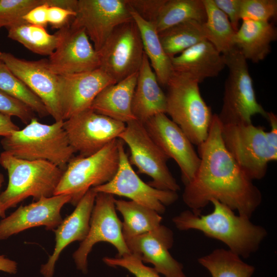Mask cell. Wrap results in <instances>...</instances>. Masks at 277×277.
Wrapping results in <instances>:
<instances>
[{
    "label": "cell",
    "instance_id": "obj_20",
    "mask_svg": "<svg viewBox=\"0 0 277 277\" xmlns=\"http://www.w3.org/2000/svg\"><path fill=\"white\" fill-rule=\"evenodd\" d=\"M131 253L138 254L143 262L152 264L153 268L165 277H187L183 265L169 251L173 244V234L161 225L146 233L125 240Z\"/></svg>",
    "mask_w": 277,
    "mask_h": 277
},
{
    "label": "cell",
    "instance_id": "obj_33",
    "mask_svg": "<svg viewBox=\"0 0 277 277\" xmlns=\"http://www.w3.org/2000/svg\"><path fill=\"white\" fill-rule=\"evenodd\" d=\"M0 90L23 103L41 117L49 115L46 107L21 80L0 61Z\"/></svg>",
    "mask_w": 277,
    "mask_h": 277
},
{
    "label": "cell",
    "instance_id": "obj_30",
    "mask_svg": "<svg viewBox=\"0 0 277 277\" xmlns=\"http://www.w3.org/2000/svg\"><path fill=\"white\" fill-rule=\"evenodd\" d=\"M206 12L203 0H166L155 26L157 32L189 21L204 24Z\"/></svg>",
    "mask_w": 277,
    "mask_h": 277
},
{
    "label": "cell",
    "instance_id": "obj_19",
    "mask_svg": "<svg viewBox=\"0 0 277 277\" xmlns=\"http://www.w3.org/2000/svg\"><path fill=\"white\" fill-rule=\"evenodd\" d=\"M59 93L63 120L90 109L97 94L116 83L100 68L58 75Z\"/></svg>",
    "mask_w": 277,
    "mask_h": 277
},
{
    "label": "cell",
    "instance_id": "obj_28",
    "mask_svg": "<svg viewBox=\"0 0 277 277\" xmlns=\"http://www.w3.org/2000/svg\"><path fill=\"white\" fill-rule=\"evenodd\" d=\"M206 12V20L203 27L207 41L223 55L235 47L233 38L235 31L227 15L215 5L213 0H203Z\"/></svg>",
    "mask_w": 277,
    "mask_h": 277
},
{
    "label": "cell",
    "instance_id": "obj_2",
    "mask_svg": "<svg viewBox=\"0 0 277 277\" xmlns=\"http://www.w3.org/2000/svg\"><path fill=\"white\" fill-rule=\"evenodd\" d=\"M213 210L208 214H196L186 210L172 219L180 230H196L205 235L220 241L229 250L244 258L255 252L267 234L262 226L253 224L250 218L237 215L233 210L216 200Z\"/></svg>",
    "mask_w": 277,
    "mask_h": 277
},
{
    "label": "cell",
    "instance_id": "obj_14",
    "mask_svg": "<svg viewBox=\"0 0 277 277\" xmlns=\"http://www.w3.org/2000/svg\"><path fill=\"white\" fill-rule=\"evenodd\" d=\"M70 24L84 29L97 51L114 28L133 20L126 0H77Z\"/></svg>",
    "mask_w": 277,
    "mask_h": 277
},
{
    "label": "cell",
    "instance_id": "obj_40",
    "mask_svg": "<svg viewBox=\"0 0 277 277\" xmlns=\"http://www.w3.org/2000/svg\"><path fill=\"white\" fill-rule=\"evenodd\" d=\"M217 7L228 17L229 22L236 32L241 20V0H213Z\"/></svg>",
    "mask_w": 277,
    "mask_h": 277
},
{
    "label": "cell",
    "instance_id": "obj_16",
    "mask_svg": "<svg viewBox=\"0 0 277 277\" xmlns=\"http://www.w3.org/2000/svg\"><path fill=\"white\" fill-rule=\"evenodd\" d=\"M144 124L156 144L176 163L185 185L189 183L198 169L200 158L187 135L166 113L155 115Z\"/></svg>",
    "mask_w": 277,
    "mask_h": 277
},
{
    "label": "cell",
    "instance_id": "obj_10",
    "mask_svg": "<svg viewBox=\"0 0 277 277\" xmlns=\"http://www.w3.org/2000/svg\"><path fill=\"white\" fill-rule=\"evenodd\" d=\"M97 52L99 68L115 83L138 72L144 52L133 19L116 27Z\"/></svg>",
    "mask_w": 277,
    "mask_h": 277
},
{
    "label": "cell",
    "instance_id": "obj_43",
    "mask_svg": "<svg viewBox=\"0 0 277 277\" xmlns=\"http://www.w3.org/2000/svg\"><path fill=\"white\" fill-rule=\"evenodd\" d=\"M267 121L270 126V130L267 131L268 140L271 145L277 148V116L272 112H267Z\"/></svg>",
    "mask_w": 277,
    "mask_h": 277
},
{
    "label": "cell",
    "instance_id": "obj_35",
    "mask_svg": "<svg viewBox=\"0 0 277 277\" xmlns=\"http://www.w3.org/2000/svg\"><path fill=\"white\" fill-rule=\"evenodd\" d=\"M276 13V0H241L242 20L267 22Z\"/></svg>",
    "mask_w": 277,
    "mask_h": 277
},
{
    "label": "cell",
    "instance_id": "obj_8",
    "mask_svg": "<svg viewBox=\"0 0 277 277\" xmlns=\"http://www.w3.org/2000/svg\"><path fill=\"white\" fill-rule=\"evenodd\" d=\"M221 124L223 143L240 168L252 181L264 178L269 163L277 160V148L264 128L252 123Z\"/></svg>",
    "mask_w": 277,
    "mask_h": 277
},
{
    "label": "cell",
    "instance_id": "obj_24",
    "mask_svg": "<svg viewBox=\"0 0 277 277\" xmlns=\"http://www.w3.org/2000/svg\"><path fill=\"white\" fill-rule=\"evenodd\" d=\"M138 72L105 87L93 101L90 109L117 121L127 123L136 120L132 103Z\"/></svg>",
    "mask_w": 277,
    "mask_h": 277
},
{
    "label": "cell",
    "instance_id": "obj_27",
    "mask_svg": "<svg viewBox=\"0 0 277 277\" xmlns=\"http://www.w3.org/2000/svg\"><path fill=\"white\" fill-rule=\"evenodd\" d=\"M116 210L122 215V233L125 240L150 232L161 224L162 217L156 211L132 201L115 200Z\"/></svg>",
    "mask_w": 277,
    "mask_h": 277
},
{
    "label": "cell",
    "instance_id": "obj_6",
    "mask_svg": "<svg viewBox=\"0 0 277 277\" xmlns=\"http://www.w3.org/2000/svg\"><path fill=\"white\" fill-rule=\"evenodd\" d=\"M119 138L88 156L72 157L64 170L54 195L66 194L76 206L88 191L104 184L114 176L118 167Z\"/></svg>",
    "mask_w": 277,
    "mask_h": 277
},
{
    "label": "cell",
    "instance_id": "obj_36",
    "mask_svg": "<svg viewBox=\"0 0 277 277\" xmlns=\"http://www.w3.org/2000/svg\"><path fill=\"white\" fill-rule=\"evenodd\" d=\"M104 262L110 267H121L135 277H161L153 268L144 265L140 256L133 253L115 258L104 257Z\"/></svg>",
    "mask_w": 277,
    "mask_h": 277
},
{
    "label": "cell",
    "instance_id": "obj_31",
    "mask_svg": "<svg viewBox=\"0 0 277 277\" xmlns=\"http://www.w3.org/2000/svg\"><path fill=\"white\" fill-rule=\"evenodd\" d=\"M159 36L170 58L206 40L203 24L195 21L185 22L166 29L159 32Z\"/></svg>",
    "mask_w": 277,
    "mask_h": 277
},
{
    "label": "cell",
    "instance_id": "obj_23",
    "mask_svg": "<svg viewBox=\"0 0 277 277\" xmlns=\"http://www.w3.org/2000/svg\"><path fill=\"white\" fill-rule=\"evenodd\" d=\"M166 94L144 53L133 96V114L136 120L144 124L155 115L166 113Z\"/></svg>",
    "mask_w": 277,
    "mask_h": 277
},
{
    "label": "cell",
    "instance_id": "obj_12",
    "mask_svg": "<svg viewBox=\"0 0 277 277\" xmlns=\"http://www.w3.org/2000/svg\"><path fill=\"white\" fill-rule=\"evenodd\" d=\"M119 164L112 179L102 185L92 188L96 192L124 196L137 204L151 208L159 214L165 211V206L178 199L176 192L156 189L143 182L133 169L124 147L119 139Z\"/></svg>",
    "mask_w": 277,
    "mask_h": 277
},
{
    "label": "cell",
    "instance_id": "obj_22",
    "mask_svg": "<svg viewBox=\"0 0 277 277\" xmlns=\"http://www.w3.org/2000/svg\"><path fill=\"white\" fill-rule=\"evenodd\" d=\"M173 71L183 73L199 84L216 77L226 67L224 55L204 40L170 58Z\"/></svg>",
    "mask_w": 277,
    "mask_h": 277
},
{
    "label": "cell",
    "instance_id": "obj_18",
    "mask_svg": "<svg viewBox=\"0 0 277 277\" xmlns=\"http://www.w3.org/2000/svg\"><path fill=\"white\" fill-rule=\"evenodd\" d=\"M70 195L61 194L43 197L26 206H20L0 222V240L30 228L43 226L54 230L62 223V207L70 203Z\"/></svg>",
    "mask_w": 277,
    "mask_h": 277
},
{
    "label": "cell",
    "instance_id": "obj_39",
    "mask_svg": "<svg viewBox=\"0 0 277 277\" xmlns=\"http://www.w3.org/2000/svg\"><path fill=\"white\" fill-rule=\"evenodd\" d=\"M76 15V12L63 7L50 5L48 11V24L52 28L61 29L69 24L70 19Z\"/></svg>",
    "mask_w": 277,
    "mask_h": 277
},
{
    "label": "cell",
    "instance_id": "obj_38",
    "mask_svg": "<svg viewBox=\"0 0 277 277\" xmlns=\"http://www.w3.org/2000/svg\"><path fill=\"white\" fill-rule=\"evenodd\" d=\"M166 0H126L131 9L144 20L155 24Z\"/></svg>",
    "mask_w": 277,
    "mask_h": 277
},
{
    "label": "cell",
    "instance_id": "obj_34",
    "mask_svg": "<svg viewBox=\"0 0 277 277\" xmlns=\"http://www.w3.org/2000/svg\"><path fill=\"white\" fill-rule=\"evenodd\" d=\"M46 0H0V26L6 28L23 19L31 9Z\"/></svg>",
    "mask_w": 277,
    "mask_h": 277
},
{
    "label": "cell",
    "instance_id": "obj_32",
    "mask_svg": "<svg viewBox=\"0 0 277 277\" xmlns=\"http://www.w3.org/2000/svg\"><path fill=\"white\" fill-rule=\"evenodd\" d=\"M212 277H251L254 267L242 261L230 250L223 248L214 250L210 254L198 259Z\"/></svg>",
    "mask_w": 277,
    "mask_h": 277
},
{
    "label": "cell",
    "instance_id": "obj_41",
    "mask_svg": "<svg viewBox=\"0 0 277 277\" xmlns=\"http://www.w3.org/2000/svg\"><path fill=\"white\" fill-rule=\"evenodd\" d=\"M50 5H52V0L46 2L29 11L24 17L26 22L44 27L48 24V11Z\"/></svg>",
    "mask_w": 277,
    "mask_h": 277
},
{
    "label": "cell",
    "instance_id": "obj_5",
    "mask_svg": "<svg viewBox=\"0 0 277 277\" xmlns=\"http://www.w3.org/2000/svg\"><path fill=\"white\" fill-rule=\"evenodd\" d=\"M166 87V114L192 144L199 146L208 136L213 114L201 94L199 83L173 71Z\"/></svg>",
    "mask_w": 277,
    "mask_h": 277
},
{
    "label": "cell",
    "instance_id": "obj_25",
    "mask_svg": "<svg viewBox=\"0 0 277 277\" xmlns=\"http://www.w3.org/2000/svg\"><path fill=\"white\" fill-rule=\"evenodd\" d=\"M276 38V28L269 21L242 20L234 35L233 45L246 60L257 63L270 52V44Z\"/></svg>",
    "mask_w": 277,
    "mask_h": 277
},
{
    "label": "cell",
    "instance_id": "obj_7",
    "mask_svg": "<svg viewBox=\"0 0 277 277\" xmlns=\"http://www.w3.org/2000/svg\"><path fill=\"white\" fill-rule=\"evenodd\" d=\"M228 75L224 86L223 104L217 114L223 125L250 124L260 114L267 119V112L256 100L247 60L236 48L225 55Z\"/></svg>",
    "mask_w": 277,
    "mask_h": 277
},
{
    "label": "cell",
    "instance_id": "obj_9",
    "mask_svg": "<svg viewBox=\"0 0 277 277\" xmlns=\"http://www.w3.org/2000/svg\"><path fill=\"white\" fill-rule=\"evenodd\" d=\"M118 138L129 148L130 164L136 167L138 173L152 179L148 183L150 186L174 192L180 189L167 165L169 158L151 138L143 123L136 120L126 123Z\"/></svg>",
    "mask_w": 277,
    "mask_h": 277
},
{
    "label": "cell",
    "instance_id": "obj_26",
    "mask_svg": "<svg viewBox=\"0 0 277 277\" xmlns=\"http://www.w3.org/2000/svg\"><path fill=\"white\" fill-rule=\"evenodd\" d=\"M130 9L140 32L144 52L159 84L166 87L173 70L171 59L163 49L155 26L153 23L144 20L130 8Z\"/></svg>",
    "mask_w": 277,
    "mask_h": 277
},
{
    "label": "cell",
    "instance_id": "obj_46",
    "mask_svg": "<svg viewBox=\"0 0 277 277\" xmlns=\"http://www.w3.org/2000/svg\"><path fill=\"white\" fill-rule=\"evenodd\" d=\"M2 27L0 26V28H1Z\"/></svg>",
    "mask_w": 277,
    "mask_h": 277
},
{
    "label": "cell",
    "instance_id": "obj_1",
    "mask_svg": "<svg viewBox=\"0 0 277 277\" xmlns=\"http://www.w3.org/2000/svg\"><path fill=\"white\" fill-rule=\"evenodd\" d=\"M221 125L214 114L206 140L197 146L200 166L193 179L185 185L183 200L196 214L216 200L250 218L261 204L262 195L226 148Z\"/></svg>",
    "mask_w": 277,
    "mask_h": 277
},
{
    "label": "cell",
    "instance_id": "obj_11",
    "mask_svg": "<svg viewBox=\"0 0 277 277\" xmlns=\"http://www.w3.org/2000/svg\"><path fill=\"white\" fill-rule=\"evenodd\" d=\"M115 200L112 194H96L88 233L73 254L77 268L84 273L87 271L88 256L93 246L98 242L112 244L118 252L117 256L131 253L122 233V222L116 214Z\"/></svg>",
    "mask_w": 277,
    "mask_h": 277
},
{
    "label": "cell",
    "instance_id": "obj_13",
    "mask_svg": "<svg viewBox=\"0 0 277 277\" xmlns=\"http://www.w3.org/2000/svg\"><path fill=\"white\" fill-rule=\"evenodd\" d=\"M63 126L75 152L88 156L118 138L126 124L90 108L64 121Z\"/></svg>",
    "mask_w": 277,
    "mask_h": 277
},
{
    "label": "cell",
    "instance_id": "obj_37",
    "mask_svg": "<svg viewBox=\"0 0 277 277\" xmlns=\"http://www.w3.org/2000/svg\"><path fill=\"white\" fill-rule=\"evenodd\" d=\"M0 112L10 116H16L26 124L35 117L34 112L30 108L1 90Z\"/></svg>",
    "mask_w": 277,
    "mask_h": 277
},
{
    "label": "cell",
    "instance_id": "obj_44",
    "mask_svg": "<svg viewBox=\"0 0 277 277\" xmlns=\"http://www.w3.org/2000/svg\"><path fill=\"white\" fill-rule=\"evenodd\" d=\"M0 271L9 273H15L17 271L16 263L5 258L4 255H0Z\"/></svg>",
    "mask_w": 277,
    "mask_h": 277
},
{
    "label": "cell",
    "instance_id": "obj_17",
    "mask_svg": "<svg viewBox=\"0 0 277 277\" xmlns=\"http://www.w3.org/2000/svg\"><path fill=\"white\" fill-rule=\"evenodd\" d=\"M0 61L42 101L55 122L63 121L58 75L46 65V60L28 61L0 51Z\"/></svg>",
    "mask_w": 277,
    "mask_h": 277
},
{
    "label": "cell",
    "instance_id": "obj_21",
    "mask_svg": "<svg viewBox=\"0 0 277 277\" xmlns=\"http://www.w3.org/2000/svg\"><path fill=\"white\" fill-rule=\"evenodd\" d=\"M96 194L92 188L90 189L75 206L74 211L54 230L55 244L53 252L41 269L45 277L53 276L56 262L66 247L76 241L82 242L86 238Z\"/></svg>",
    "mask_w": 277,
    "mask_h": 277
},
{
    "label": "cell",
    "instance_id": "obj_29",
    "mask_svg": "<svg viewBox=\"0 0 277 277\" xmlns=\"http://www.w3.org/2000/svg\"><path fill=\"white\" fill-rule=\"evenodd\" d=\"M6 28L9 38L38 54L50 56L58 43L57 32L50 34L45 27L29 24L24 19Z\"/></svg>",
    "mask_w": 277,
    "mask_h": 277
},
{
    "label": "cell",
    "instance_id": "obj_42",
    "mask_svg": "<svg viewBox=\"0 0 277 277\" xmlns=\"http://www.w3.org/2000/svg\"><path fill=\"white\" fill-rule=\"evenodd\" d=\"M11 116L0 112V136L3 137L10 135L19 128L12 121Z\"/></svg>",
    "mask_w": 277,
    "mask_h": 277
},
{
    "label": "cell",
    "instance_id": "obj_3",
    "mask_svg": "<svg viewBox=\"0 0 277 277\" xmlns=\"http://www.w3.org/2000/svg\"><path fill=\"white\" fill-rule=\"evenodd\" d=\"M63 121L48 125L34 117L22 129L4 137V151L16 157L49 162L64 170L75 152L63 126Z\"/></svg>",
    "mask_w": 277,
    "mask_h": 277
},
{
    "label": "cell",
    "instance_id": "obj_4",
    "mask_svg": "<svg viewBox=\"0 0 277 277\" xmlns=\"http://www.w3.org/2000/svg\"><path fill=\"white\" fill-rule=\"evenodd\" d=\"M0 164L8 174L7 187L0 194L5 212L30 196L37 201L53 196L64 171L49 162L21 159L6 151L0 154Z\"/></svg>",
    "mask_w": 277,
    "mask_h": 277
},
{
    "label": "cell",
    "instance_id": "obj_45",
    "mask_svg": "<svg viewBox=\"0 0 277 277\" xmlns=\"http://www.w3.org/2000/svg\"><path fill=\"white\" fill-rule=\"evenodd\" d=\"M4 179L3 175L0 173V190H1V188L2 187V184L4 182ZM0 194H1V193H0ZM0 216L3 218L5 217V212L2 209L1 198H0Z\"/></svg>",
    "mask_w": 277,
    "mask_h": 277
},
{
    "label": "cell",
    "instance_id": "obj_15",
    "mask_svg": "<svg viewBox=\"0 0 277 277\" xmlns=\"http://www.w3.org/2000/svg\"><path fill=\"white\" fill-rule=\"evenodd\" d=\"M70 22L57 32V45L46 60L48 68L57 75L88 72L100 67L97 52L84 29L73 27Z\"/></svg>",
    "mask_w": 277,
    "mask_h": 277
}]
</instances>
